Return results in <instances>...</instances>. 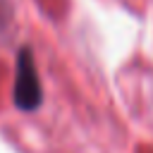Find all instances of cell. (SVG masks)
<instances>
[{
    "label": "cell",
    "mask_w": 153,
    "mask_h": 153,
    "mask_svg": "<svg viewBox=\"0 0 153 153\" xmlns=\"http://www.w3.org/2000/svg\"><path fill=\"white\" fill-rule=\"evenodd\" d=\"M41 100H43V91L33 55L29 48H22L17 53V69H14V105L24 112H31L41 105Z\"/></svg>",
    "instance_id": "obj_1"
}]
</instances>
